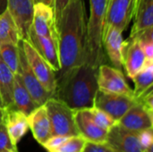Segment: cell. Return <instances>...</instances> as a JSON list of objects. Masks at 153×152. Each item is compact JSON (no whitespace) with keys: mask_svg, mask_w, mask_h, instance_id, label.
<instances>
[{"mask_svg":"<svg viewBox=\"0 0 153 152\" xmlns=\"http://www.w3.org/2000/svg\"><path fill=\"white\" fill-rule=\"evenodd\" d=\"M56 29L61 65L57 74H61L87 62V22L83 0H70L56 21Z\"/></svg>","mask_w":153,"mask_h":152,"instance_id":"6da1fadb","label":"cell"},{"mask_svg":"<svg viewBox=\"0 0 153 152\" xmlns=\"http://www.w3.org/2000/svg\"><path fill=\"white\" fill-rule=\"evenodd\" d=\"M98 68L83 64L56 75L54 98L61 100L73 110L94 107L99 90Z\"/></svg>","mask_w":153,"mask_h":152,"instance_id":"7a4b0ae2","label":"cell"},{"mask_svg":"<svg viewBox=\"0 0 153 152\" xmlns=\"http://www.w3.org/2000/svg\"><path fill=\"white\" fill-rule=\"evenodd\" d=\"M108 0H90V17L87 22V62L99 67L105 62L103 30Z\"/></svg>","mask_w":153,"mask_h":152,"instance_id":"3957f363","label":"cell"},{"mask_svg":"<svg viewBox=\"0 0 153 152\" xmlns=\"http://www.w3.org/2000/svg\"><path fill=\"white\" fill-rule=\"evenodd\" d=\"M44 105L50 123L51 135H79L74 121V110L54 97L48 99Z\"/></svg>","mask_w":153,"mask_h":152,"instance_id":"277c9868","label":"cell"},{"mask_svg":"<svg viewBox=\"0 0 153 152\" xmlns=\"http://www.w3.org/2000/svg\"><path fill=\"white\" fill-rule=\"evenodd\" d=\"M21 41L27 62L31 71L45 90L51 93L54 97L56 89V72L27 39H22Z\"/></svg>","mask_w":153,"mask_h":152,"instance_id":"5b68a950","label":"cell"},{"mask_svg":"<svg viewBox=\"0 0 153 152\" xmlns=\"http://www.w3.org/2000/svg\"><path fill=\"white\" fill-rule=\"evenodd\" d=\"M97 82L100 91L134 97L133 90L129 87L123 72L119 69L105 64L100 65L98 67Z\"/></svg>","mask_w":153,"mask_h":152,"instance_id":"8992f818","label":"cell"},{"mask_svg":"<svg viewBox=\"0 0 153 152\" xmlns=\"http://www.w3.org/2000/svg\"><path fill=\"white\" fill-rule=\"evenodd\" d=\"M137 0H108L104 26L111 25L122 32L134 18Z\"/></svg>","mask_w":153,"mask_h":152,"instance_id":"52a82bcc","label":"cell"},{"mask_svg":"<svg viewBox=\"0 0 153 152\" xmlns=\"http://www.w3.org/2000/svg\"><path fill=\"white\" fill-rule=\"evenodd\" d=\"M30 27L37 35L58 43L56 22L52 6L41 2L34 3Z\"/></svg>","mask_w":153,"mask_h":152,"instance_id":"ba28073f","label":"cell"},{"mask_svg":"<svg viewBox=\"0 0 153 152\" xmlns=\"http://www.w3.org/2000/svg\"><path fill=\"white\" fill-rule=\"evenodd\" d=\"M137 102L134 97L98 90L94 107L105 111L117 122Z\"/></svg>","mask_w":153,"mask_h":152,"instance_id":"9c48e42d","label":"cell"},{"mask_svg":"<svg viewBox=\"0 0 153 152\" xmlns=\"http://www.w3.org/2000/svg\"><path fill=\"white\" fill-rule=\"evenodd\" d=\"M22 40V39H21ZM19 54H20V75L22 80V82L27 89L28 92L30 93L32 100L36 104L37 107L42 106L46 103V101L52 98L53 95L47 91L39 81L37 79L33 72L31 71L23 48L22 45V41L19 42Z\"/></svg>","mask_w":153,"mask_h":152,"instance_id":"30bf717a","label":"cell"},{"mask_svg":"<svg viewBox=\"0 0 153 152\" xmlns=\"http://www.w3.org/2000/svg\"><path fill=\"white\" fill-rule=\"evenodd\" d=\"M105 143L116 152H143L137 133L125 129L117 123L108 132Z\"/></svg>","mask_w":153,"mask_h":152,"instance_id":"8fae6325","label":"cell"},{"mask_svg":"<svg viewBox=\"0 0 153 152\" xmlns=\"http://www.w3.org/2000/svg\"><path fill=\"white\" fill-rule=\"evenodd\" d=\"M74 121L79 134L87 142L94 143H104L106 142L108 131L100 128L94 122L90 108L75 110Z\"/></svg>","mask_w":153,"mask_h":152,"instance_id":"7c38bea8","label":"cell"},{"mask_svg":"<svg viewBox=\"0 0 153 152\" xmlns=\"http://www.w3.org/2000/svg\"><path fill=\"white\" fill-rule=\"evenodd\" d=\"M122 31L111 25L104 26L103 48L115 68L122 71L123 68V47L124 40Z\"/></svg>","mask_w":153,"mask_h":152,"instance_id":"4fadbf2b","label":"cell"},{"mask_svg":"<svg viewBox=\"0 0 153 152\" xmlns=\"http://www.w3.org/2000/svg\"><path fill=\"white\" fill-rule=\"evenodd\" d=\"M34 3V0H7V9L14 19L22 39H28Z\"/></svg>","mask_w":153,"mask_h":152,"instance_id":"5bb4252c","label":"cell"},{"mask_svg":"<svg viewBox=\"0 0 153 152\" xmlns=\"http://www.w3.org/2000/svg\"><path fill=\"white\" fill-rule=\"evenodd\" d=\"M147 58L136 39L128 38L124 41L123 66L130 79L135 76L145 65Z\"/></svg>","mask_w":153,"mask_h":152,"instance_id":"9a60e30c","label":"cell"},{"mask_svg":"<svg viewBox=\"0 0 153 152\" xmlns=\"http://www.w3.org/2000/svg\"><path fill=\"white\" fill-rule=\"evenodd\" d=\"M27 40L35 47L39 55L50 65V66L57 74L61 69L58 53V43L50 39L42 38L37 35L31 27L30 28Z\"/></svg>","mask_w":153,"mask_h":152,"instance_id":"2e32d148","label":"cell"},{"mask_svg":"<svg viewBox=\"0 0 153 152\" xmlns=\"http://www.w3.org/2000/svg\"><path fill=\"white\" fill-rule=\"evenodd\" d=\"M117 125L129 131L139 133L152 128L153 114L147 111L139 103H136L117 121Z\"/></svg>","mask_w":153,"mask_h":152,"instance_id":"e0dca14e","label":"cell"},{"mask_svg":"<svg viewBox=\"0 0 153 152\" xmlns=\"http://www.w3.org/2000/svg\"><path fill=\"white\" fill-rule=\"evenodd\" d=\"M4 124L12 143L15 146L30 129L27 116L15 108L6 109Z\"/></svg>","mask_w":153,"mask_h":152,"instance_id":"ac0fdd59","label":"cell"},{"mask_svg":"<svg viewBox=\"0 0 153 152\" xmlns=\"http://www.w3.org/2000/svg\"><path fill=\"white\" fill-rule=\"evenodd\" d=\"M29 128L31 130L33 137L39 143L43 144L51 137L50 123L45 105L37 107L28 116Z\"/></svg>","mask_w":153,"mask_h":152,"instance_id":"d6986e66","label":"cell"},{"mask_svg":"<svg viewBox=\"0 0 153 152\" xmlns=\"http://www.w3.org/2000/svg\"><path fill=\"white\" fill-rule=\"evenodd\" d=\"M134 17V22L129 38L140 31L152 28L153 0H137Z\"/></svg>","mask_w":153,"mask_h":152,"instance_id":"ffe728a7","label":"cell"},{"mask_svg":"<svg viewBox=\"0 0 153 152\" xmlns=\"http://www.w3.org/2000/svg\"><path fill=\"white\" fill-rule=\"evenodd\" d=\"M13 99V108L24 113L26 116H28L32 110H34L37 108L30 93L25 88L20 73L14 74Z\"/></svg>","mask_w":153,"mask_h":152,"instance_id":"44dd1931","label":"cell"},{"mask_svg":"<svg viewBox=\"0 0 153 152\" xmlns=\"http://www.w3.org/2000/svg\"><path fill=\"white\" fill-rule=\"evenodd\" d=\"M21 39L20 31L14 19L6 8L0 14V46L4 44L18 45Z\"/></svg>","mask_w":153,"mask_h":152,"instance_id":"7402d4cb","label":"cell"},{"mask_svg":"<svg viewBox=\"0 0 153 152\" xmlns=\"http://www.w3.org/2000/svg\"><path fill=\"white\" fill-rule=\"evenodd\" d=\"M13 82L14 73L0 59V99L7 109L13 108Z\"/></svg>","mask_w":153,"mask_h":152,"instance_id":"603a6c76","label":"cell"},{"mask_svg":"<svg viewBox=\"0 0 153 152\" xmlns=\"http://www.w3.org/2000/svg\"><path fill=\"white\" fill-rule=\"evenodd\" d=\"M134 83L133 90L134 99L152 87L153 83V60H147L144 67L132 78Z\"/></svg>","mask_w":153,"mask_h":152,"instance_id":"cb8c5ba5","label":"cell"},{"mask_svg":"<svg viewBox=\"0 0 153 152\" xmlns=\"http://www.w3.org/2000/svg\"><path fill=\"white\" fill-rule=\"evenodd\" d=\"M0 59L14 73H20L19 44H4L0 46Z\"/></svg>","mask_w":153,"mask_h":152,"instance_id":"d4e9b609","label":"cell"},{"mask_svg":"<svg viewBox=\"0 0 153 152\" xmlns=\"http://www.w3.org/2000/svg\"><path fill=\"white\" fill-rule=\"evenodd\" d=\"M87 141L82 135L69 136L56 149L50 152H83Z\"/></svg>","mask_w":153,"mask_h":152,"instance_id":"484cf974","label":"cell"},{"mask_svg":"<svg viewBox=\"0 0 153 152\" xmlns=\"http://www.w3.org/2000/svg\"><path fill=\"white\" fill-rule=\"evenodd\" d=\"M90 112L91 114V116L94 120V122L102 129L106 131H109L110 128H112L117 122L112 118L108 114H107L105 111L96 108L92 107L90 108Z\"/></svg>","mask_w":153,"mask_h":152,"instance_id":"4316f807","label":"cell"},{"mask_svg":"<svg viewBox=\"0 0 153 152\" xmlns=\"http://www.w3.org/2000/svg\"><path fill=\"white\" fill-rule=\"evenodd\" d=\"M9 150L17 151V146L12 143L7 133L5 125L3 122L2 124H0V152H4Z\"/></svg>","mask_w":153,"mask_h":152,"instance_id":"83f0119b","label":"cell"},{"mask_svg":"<svg viewBox=\"0 0 153 152\" xmlns=\"http://www.w3.org/2000/svg\"><path fill=\"white\" fill-rule=\"evenodd\" d=\"M138 141L143 150L153 145V131L152 128L143 130L137 133Z\"/></svg>","mask_w":153,"mask_h":152,"instance_id":"f1b7e54d","label":"cell"},{"mask_svg":"<svg viewBox=\"0 0 153 152\" xmlns=\"http://www.w3.org/2000/svg\"><path fill=\"white\" fill-rule=\"evenodd\" d=\"M68 136H61V135H52L49 137L43 144L42 146L48 151V152L52 151L53 150L56 149L60 144H62Z\"/></svg>","mask_w":153,"mask_h":152,"instance_id":"f546056e","label":"cell"},{"mask_svg":"<svg viewBox=\"0 0 153 152\" xmlns=\"http://www.w3.org/2000/svg\"><path fill=\"white\" fill-rule=\"evenodd\" d=\"M83 152H116L107 143H94L87 142Z\"/></svg>","mask_w":153,"mask_h":152,"instance_id":"4dcf8cb0","label":"cell"},{"mask_svg":"<svg viewBox=\"0 0 153 152\" xmlns=\"http://www.w3.org/2000/svg\"><path fill=\"white\" fill-rule=\"evenodd\" d=\"M69 2H70V0H54L53 9H54V13H55L56 22L58 20L62 11L64 10V8L67 5V4Z\"/></svg>","mask_w":153,"mask_h":152,"instance_id":"1f68e13d","label":"cell"},{"mask_svg":"<svg viewBox=\"0 0 153 152\" xmlns=\"http://www.w3.org/2000/svg\"><path fill=\"white\" fill-rule=\"evenodd\" d=\"M7 8V0H0V14Z\"/></svg>","mask_w":153,"mask_h":152,"instance_id":"d6a6232c","label":"cell"},{"mask_svg":"<svg viewBox=\"0 0 153 152\" xmlns=\"http://www.w3.org/2000/svg\"><path fill=\"white\" fill-rule=\"evenodd\" d=\"M6 109L7 108H5L4 107H0V124H2L4 122V116H5Z\"/></svg>","mask_w":153,"mask_h":152,"instance_id":"836d02e7","label":"cell"},{"mask_svg":"<svg viewBox=\"0 0 153 152\" xmlns=\"http://www.w3.org/2000/svg\"><path fill=\"white\" fill-rule=\"evenodd\" d=\"M34 2H41V3H44L48 5H50L53 7V3H54V0H34Z\"/></svg>","mask_w":153,"mask_h":152,"instance_id":"e575fe53","label":"cell"},{"mask_svg":"<svg viewBox=\"0 0 153 152\" xmlns=\"http://www.w3.org/2000/svg\"><path fill=\"white\" fill-rule=\"evenodd\" d=\"M143 152H153V145L148 147V148L145 149V150H143Z\"/></svg>","mask_w":153,"mask_h":152,"instance_id":"d590c367","label":"cell"},{"mask_svg":"<svg viewBox=\"0 0 153 152\" xmlns=\"http://www.w3.org/2000/svg\"><path fill=\"white\" fill-rule=\"evenodd\" d=\"M4 152H18V151H12V150H9V151H5Z\"/></svg>","mask_w":153,"mask_h":152,"instance_id":"8d00e7d4","label":"cell"},{"mask_svg":"<svg viewBox=\"0 0 153 152\" xmlns=\"http://www.w3.org/2000/svg\"><path fill=\"white\" fill-rule=\"evenodd\" d=\"M0 107H4L3 106V103H2V101H1V99H0Z\"/></svg>","mask_w":153,"mask_h":152,"instance_id":"74e56055","label":"cell"}]
</instances>
